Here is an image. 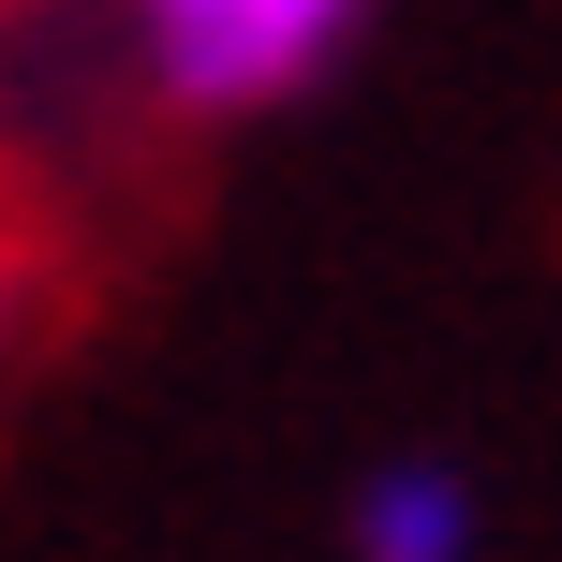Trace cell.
<instances>
[{
	"mask_svg": "<svg viewBox=\"0 0 562 562\" xmlns=\"http://www.w3.org/2000/svg\"><path fill=\"white\" fill-rule=\"evenodd\" d=\"M356 562H474V488L445 459H385L356 488Z\"/></svg>",
	"mask_w": 562,
	"mask_h": 562,
	"instance_id": "2",
	"label": "cell"
},
{
	"mask_svg": "<svg viewBox=\"0 0 562 562\" xmlns=\"http://www.w3.org/2000/svg\"><path fill=\"white\" fill-rule=\"evenodd\" d=\"M148 30H164V75L193 104H267L356 30V0H148Z\"/></svg>",
	"mask_w": 562,
	"mask_h": 562,
	"instance_id": "1",
	"label": "cell"
}]
</instances>
